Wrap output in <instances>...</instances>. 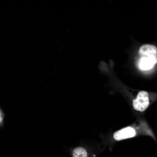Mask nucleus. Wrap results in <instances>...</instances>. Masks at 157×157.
I'll return each mask as SVG.
<instances>
[{"instance_id": "nucleus-1", "label": "nucleus", "mask_w": 157, "mask_h": 157, "mask_svg": "<svg viewBox=\"0 0 157 157\" xmlns=\"http://www.w3.org/2000/svg\"><path fill=\"white\" fill-rule=\"evenodd\" d=\"M140 56L138 65L140 69L147 70L151 69L157 61V49L154 45L145 44L140 48Z\"/></svg>"}, {"instance_id": "nucleus-2", "label": "nucleus", "mask_w": 157, "mask_h": 157, "mask_svg": "<svg viewBox=\"0 0 157 157\" xmlns=\"http://www.w3.org/2000/svg\"><path fill=\"white\" fill-rule=\"evenodd\" d=\"M149 105L148 94L145 91H142L139 92L137 98L133 100V106L134 109L141 112L144 111Z\"/></svg>"}, {"instance_id": "nucleus-3", "label": "nucleus", "mask_w": 157, "mask_h": 157, "mask_svg": "<svg viewBox=\"0 0 157 157\" xmlns=\"http://www.w3.org/2000/svg\"><path fill=\"white\" fill-rule=\"evenodd\" d=\"M136 134L135 129L128 126L123 128L115 132L113 135L115 140L120 141L134 137Z\"/></svg>"}, {"instance_id": "nucleus-4", "label": "nucleus", "mask_w": 157, "mask_h": 157, "mask_svg": "<svg viewBox=\"0 0 157 157\" xmlns=\"http://www.w3.org/2000/svg\"><path fill=\"white\" fill-rule=\"evenodd\" d=\"M71 154L72 157H95V155L81 146L73 149L71 151Z\"/></svg>"}, {"instance_id": "nucleus-5", "label": "nucleus", "mask_w": 157, "mask_h": 157, "mask_svg": "<svg viewBox=\"0 0 157 157\" xmlns=\"http://www.w3.org/2000/svg\"><path fill=\"white\" fill-rule=\"evenodd\" d=\"M4 114L0 107V127H3V126Z\"/></svg>"}]
</instances>
